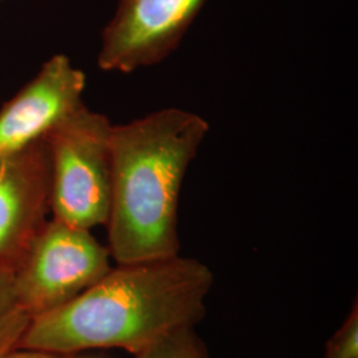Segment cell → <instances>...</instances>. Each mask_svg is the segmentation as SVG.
Segmentation results:
<instances>
[{"mask_svg": "<svg viewBox=\"0 0 358 358\" xmlns=\"http://www.w3.org/2000/svg\"><path fill=\"white\" fill-rule=\"evenodd\" d=\"M90 230L47 220L13 268L15 291L31 317L71 301L112 268Z\"/></svg>", "mask_w": 358, "mask_h": 358, "instance_id": "obj_4", "label": "cell"}, {"mask_svg": "<svg viewBox=\"0 0 358 358\" xmlns=\"http://www.w3.org/2000/svg\"><path fill=\"white\" fill-rule=\"evenodd\" d=\"M13 268L11 266L0 267V358H7L20 349L31 321V315L16 296Z\"/></svg>", "mask_w": 358, "mask_h": 358, "instance_id": "obj_8", "label": "cell"}, {"mask_svg": "<svg viewBox=\"0 0 358 358\" xmlns=\"http://www.w3.org/2000/svg\"><path fill=\"white\" fill-rule=\"evenodd\" d=\"M45 140L0 159V267H15L51 210Z\"/></svg>", "mask_w": 358, "mask_h": 358, "instance_id": "obj_7", "label": "cell"}, {"mask_svg": "<svg viewBox=\"0 0 358 358\" xmlns=\"http://www.w3.org/2000/svg\"><path fill=\"white\" fill-rule=\"evenodd\" d=\"M208 130L203 117L179 108L113 125L105 226L117 264L178 255L179 196Z\"/></svg>", "mask_w": 358, "mask_h": 358, "instance_id": "obj_2", "label": "cell"}, {"mask_svg": "<svg viewBox=\"0 0 358 358\" xmlns=\"http://www.w3.org/2000/svg\"><path fill=\"white\" fill-rule=\"evenodd\" d=\"M213 271L178 255L117 264L71 301L31 317L20 349L57 356L122 349L133 356L206 316Z\"/></svg>", "mask_w": 358, "mask_h": 358, "instance_id": "obj_1", "label": "cell"}, {"mask_svg": "<svg viewBox=\"0 0 358 358\" xmlns=\"http://www.w3.org/2000/svg\"><path fill=\"white\" fill-rule=\"evenodd\" d=\"M324 358H358L357 301L355 303L344 324L328 341Z\"/></svg>", "mask_w": 358, "mask_h": 358, "instance_id": "obj_10", "label": "cell"}, {"mask_svg": "<svg viewBox=\"0 0 358 358\" xmlns=\"http://www.w3.org/2000/svg\"><path fill=\"white\" fill-rule=\"evenodd\" d=\"M7 358H63L57 355L38 352V350H28V349H17L15 350L11 356Z\"/></svg>", "mask_w": 358, "mask_h": 358, "instance_id": "obj_11", "label": "cell"}, {"mask_svg": "<svg viewBox=\"0 0 358 358\" xmlns=\"http://www.w3.org/2000/svg\"><path fill=\"white\" fill-rule=\"evenodd\" d=\"M134 358H213L195 328L170 333Z\"/></svg>", "mask_w": 358, "mask_h": 358, "instance_id": "obj_9", "label": "cell"}, {"mask_svg": "<svg viewBox=\"0 0 358 358\" xmlns=\"http://www.w3.org/2000/svg\"><path fill=\"white\" fill-rule=\"evenodd\" d=\"M87 77L65 55H55L0 109V159L44 140L83 105Z\"/></svg>", "mask_w": 358, "mask_h": 358, "instance_id": "obj_6", "label": "cell"}, {"mask_svg": "<svg viewBox=\"0 0 358 358\" xmlns=\"http://www.w3.org/2000/svg\"><path fill=\"white\" fill-rule=\"evenodd\" d=\"M206 0H120L105 27L97 64L131 73L159 64L176 51Z\"/></svg>", "mask_w": 358, "mask_h": 358, "instance_id": "obj_5", "label": "cell"}, {"mask_svg": "<svg viewBox=\"0 0 358 358\" xmlns=\"http://www.w3.org/2000/svg\"><path fill=\"white\" fill-rule=\"evenodd\" d=\"M112 128L84 103L44 138L51 164L53 219L77 229L105 226L112 192Z\"/></svg>", "mask_w": 358, "mask_h": 358, "instance_id": "obj_3", "label": "cell"}]
</instances>
